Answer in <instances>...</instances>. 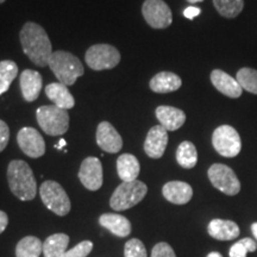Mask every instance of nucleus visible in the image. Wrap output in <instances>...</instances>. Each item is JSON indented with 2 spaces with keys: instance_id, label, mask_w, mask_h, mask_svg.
Here are the masks:
<instances>
[{
  "instance_id": "nucleus-19",
  "label": "nucleus",
  "mask_w": 257,
  "mask_h": 257,
  "mask_svg": "<svg viewBox=\"0 0 257 257\" xmlns=\"http://www.w3.org/2000/svg\"><path fill=\"white\" fill-rule=\"evenodd\" d=\"M46 94L53 105L63 110H70L75 106V100L68 87L61 82H53L46 87Z\"/></svg>"
},
{
  "instance_id": "nucleus-4",
  "label": "nucleus",
  "mask_w": 257,
  "mask_h": 257,
  "mask_svg": "<svg viewBox=\"0 0 257 257\" xmlns=\"http://www.w3.org/2000/svg\"><path fill=\"white\" fill-rule=\"evenodd\" d=\"M37 123L49 136H62L69 128L68 111L55 105H44L37 108Z\"/></svg>"
},
{
  "instance_id": "nucleus-2",
  "label": "nucleus",
  "mask_w": 257,
  "mask_h": 257,
  "mask_svg": "<svg viewBox=\"0 0 257 257\" xmlns=\"http://www.w3.org/2000/svg\"><path fill=\"white\" fill-rule=\"evenodd\" d=\"M10 189L16 198L22 201H30L36 197L37 185L34 173L25 161L14 160L8 167Z\"/></svg>"
},
{
  "instance_id": "nucleus-9",
  "label": "nucleus",
  "mask_w": 257,
  "mask_h": 257,
  "mask_svg": "<svg viewBox=\"0 0 257 257\" xmlns=\"http://www.w3.org/2000/svg\"><path fill=\"white\" fill-rule=\"evenodd\" d=\"M208 179L214 188L226 195H236L240 191V182L230 167L214 163L207 172Z\"/></svg>"
},
{
  "instance_id": "nucleus-27",
  "label": "nucleus",
  "mask_w": 257,
  "mask_h": 257,
  "mask_svg": "<svg viewBox=\"0 0 257 257\" xmlns=\"http://www.w3.org/2000/svg\"><path fill=\"white\" fill-rule=\"evenodd\" d=\"M18 74V66L11 60L0 61V95L9 91Z\"/></svg>"
},
{
  "instance_id": "nucleus-32",
  "label": "nucleus",
  "mask_w": 257,
  "mask_h": 257,
  "mask_svg": "<svg viewBox=\"0 0 257 257\" xmlns=\"http://www.w3.org/2000/svg\"><path fill=\"white\" fill-rule=\"evenodd\" d=\"M93 249V243L91 240H82L76 244L74 248L67 250L62 257H87Z\"/></svg>"
},
{
  "instance_id": "nucleus-22",
  "label": "nucleus",
  "mask_w": 257,
  "mask_h": 257,
  "mask_svg": "<svg viewBox=\"0 0 257 257\" xmlns=\"http://www.w3.org/2000/svg\"><path fill=\"white\" fill-rule=\"evenodd\" d=\"M182 80L179 75L172 72L157 73L150 80V89L155 93H170L175 92L181 87Z\"/></svg>"
},
{
  "instance_id": "nucleus-8",
  "label": "nucleus",
  "mask_w": 257,
  "mask_h": 257,
  "mask_svg": "<svg viewBox=\"0 0 257 257\" xmlns=\"http://www.w3.org/2000/svg\"><path fill=\"white\" fill-rule=\"evenodd\" d=\"M85 61L93 70L112 69L120 62V53L110 44H94L86 51Z\"/></svg>"
},
{
  "instance_id": "nucleus-12",
  "label": "nucleus",
  "mask_w": 257,
  "mask_h": 257,
  "mask_svg": "<svg viewBox=\"0 0 257 257\" xmlns=\"http://www.w3.org/2000/svg\"><path fill=\"white\" fill-rule=\"evenodd\" d=\"M79 179L88 191H98L102 186V166L96 157H87L82 161L79 170Z\"/></svg>"
},
{
  "instance_id": "nucleus-29",
  "label": "nucleus",
  "mask_w": 257,
  "mask_h": 257,
  "mask_svg": "<svg viewBox=\"0 0 257 257\" xmlns=\"http://www.w3.org/2000/svg\"><path fill=\"white\" fill-rule=\"evenodd\" d=\"M237 82L244 91L257 95V69L244 67L237 72Z\"/></svg>"
},
{
  "instance_id": "nucleus-31",
  "label": "nucleus",
  "mask_w": 257,
  "mask_h": 257,
  "mask_svg": "<svg viewBox=\"0 0 257 257\" xmlns=\"http://www.w3.org/2000/svg\"><path fill=\"white\" fill-rule=\"evenodd\" d=\"M125 257H147V250L142 240L133 238L125 244L124 248Z\"/></svg>"
},
{
  "instance_id": "nucleus-1",
  "label": "nucleus",
  "mask_w": 257,
  "mask_h": 257,
  "mask_svg": "<svg viewBox=\"0 0 257 257\" xmlns=\"http://www.w3.org/2000/svg\"><path fill=\"white\" fill-rule=\"evenodd\" d=\"M24 54L32 63L38 67H46L53 55V47L46 30L34 22H28L19 32Z\"/></svg>"
},
{
  "instance_id": "nucleus-18",
  "label": "nucleus",
  "mask_w": 257,
  "mask_h": 257,
  "mask_svg": "<svg viewBox=\"0 0 257 257\" xmlns=\"http://www.w3.org/2000/svg\"><path fill=\"white\" fill-rule=\"evenodd\" d=\"M162 194L172 204L185 205L192 199L193 189L187 182L170 181L163 186Z\"/></svg>"
},
{
  "instance_id": "nucleus-26",
  "label": "nucleus",
  "mask_w": 257,
  "mask_h": 257,
  "mask_svg": "<svg viewBox=\"0 0 257 257\" xmlns=\"http://www.w3.org/2000/svg\"><path fill=\"white\" fill-rule=\"evenodd\" d=\"M42 252H43V243L35 236L24 237L16 246L17 257H40Z\"/></svg>"
},
{
  "instance_id": "nucleus-10",
  "label": "nucleus",
  "mask_w": 257,
  "mask_h": 257,
  "mask_svg": "<svg viewBox=\"0 0 257 257\" xmlns=\"http://www.w3.org/2000/svg\"><path fill=\"white\" fill-rule=\"evenodd\" d=\"M142 14L153 29H166L173 23L172 10L163 0H146L142 6Z\"/></svg>"
},
{
  "instance_id": "nucleus-17",
  "label": "nucleus",
  "mask_w": 257,
  "mask_h": 257,
  "mask_svg": "<svg viewBox=\"0 0 257 257\" xmlns=\"http://www.w3.org/2000/svg\"><path fill=\"white\" fill-rule=\"evenodd\" d=\"M19 83H21L22 94H23L25 101L31 102L36 100L42 91L41 74L36 72V70L25 69L24 72L21 74Z\"/></svg>"
},
{
  "instance_id": "nucleus-13",
  "label": "nucleus",
  "mask_w": 257,
  "mask_h": 257,
  "mask_svg": "<svg viewBox=\"0 0 257 257\" xmlns=\"http://www.w3.org/2000/svg\"><path fill=\"white\" fill-rule=\"evenodd\" d=\"M96 143L100 149L106 153L115 154L123 148V140L115 130L113 125L108 121H101L96 128Z\"/></svg>"
},
{
  "instance_id": "nucleus-7",
  "label": "nucleus",
  "mask_w": 257,
  "mask_h": 257,
  "mask_svg": "<svg viewBox=\"0 0 257 257\" xmlns=\"http://www.w3.org/2000/svg\"><path fill=\"white\" fill-rule=\"evenodd\" d=\"M212 146L219 155L232 159L240 153L242 141L236 128L230 125H220L212 134Z\"/></svg>"
},
{
  "instance_id": "nucleus-3",
  "label": "nucleus",
  "mask_w": 257,
  "mask_h": 257,
  "mask_svg": "<svg viewBox=\"0 0 257 257\" xmlns=\"http://www.w3.org/2000/svg\"><path fill=\"white\" fill-rule=\"evenodd\" d=\"M48 66L50 67L51 72L55 74L57 80L66 86H73L78 78L85 73L79 57L63 50L54 51Z\"/></svg>"
},
{
  "instance_id": "nucleus-21",
  "label": "nucleus",
  "mask_w": 257,
  "mask_h": 257,
  "mask_svg": "<svg viewBox=\"0 0 257 257\" xmlns=\"http://www.w3.org/2000/svg\"><path fill=\"white\" fill-rule=\"evenodd\" d=\"M207 231L211 237L218 240H231L239 236V226L232 220H211Z\"/></svg>"
},
{
  "instance_id": "nucleus-25",
  "label": "nucleus",
  "mask_w": 257,
  "mask_h": 257,
  "mask_svg": "<svg viewBox=\"0 0 257 257\" xmlns=\"http://www.w3.org/2000/svg\"><path fill=\"white\" fill-rule=\"evenodd\" d=\"M176 161L182 168H194L198 162V152L194 144L189 141H185L180 144L176 150Z\"/></svg>"
},
{
  "instance_id": "nucleus-39",
  "label": "nucleus",
  "mask_w": 257,
  "mask_h": 257,
  "mask_svg": "<svg viewBox=\"0 0 257 257\" xmlns=\"http://www.w3.org/2000/svg\"><path fill=\"white\" fill-rule=\"evenodd\" d=\"M206 257H223V256H221L219 252L213 251V252H210V253H208V255H207Z\"/></svg>"
},
{
  "instance_id": "nucleus-34",
  "label": "nucleus",
  "mask_w": 257,
  "mask_h": 257,
  "mask_svg": "<svg viewBox=\"0 0 257 257\" xmlns=\"http://www.w3.org/2000/svg\"><path fill=\"white\" fill-rule=\"evenodd\" d=\"M10 141V128L4 120L0 119V153L8 147Z\"/></svg>"
},
{
  "instance_id": "nucleus-30",
  "label": "nucleus",
  "mask_w": 257,
  "mask_h": 257,
  "mask_svg": "<svg viewBox=\"0 0 257 257\" xmlns=\"http://www.w3.org/2000/svg\"><path fill=\"white\" fill-rule=\"evenodd\" d=\"M256 242L251 238H243L231 246L230 257H246L248 252H253L256 250Z\"/></svg>"
},
{
  "instance_id": "nucleus-11",
  "label": "nucleus",
  "mask_w": 257,
  "mask_h": 257,
  "mask_svg": "<svg viewBox=\"0 0 257 257\" xmlns=\"http://www.w3.org/2000/svg\"><path fill=\"white\" fill-rule=\"evenodd\" d=\"M17 143L22 152L32 159H38L46 153V142L34 127L21 128L17 135Z\"/></svg>"
},
{
  "instance_id": "nucleus-38",
  "label": "nucleus",
  "mask_w": 257,
  "mask_h": 257,
  "mask_svg": "<svg viewBox=\"0 0 257 257\" xmlns=\"http://www.w3.org/2000/svg\"><path fill=\"white\" fill-rule=\"evenodd\" d=\"M251 231H252L253 237H255L256 240H257V223H253V224L251 225Z\"/></svg>"
},
{
  "instance_id": "nucleus-15",
  "label": "nucleus",
  "mask_w": 257,
  "mask_h": 257,
  "mask_svg": "<svg viewBox=\"0 0 257 257\" xmlns=\"http://www.w3.org/2000/svg\"><path fill=\"white\" fill-rule=\"evenodd\" d=\"M211 82L218 92L229 96V98L237 99L243 93V89L240 87L239 83L237 82V80L220 69L212 70Z\"/></svg>"
},
{
  "instance_id": "nucleus-40",
  "label": "nucleus",
  "mask_w": 257,
  "mask_h": 257,
  "mask_svg": "<svg viewBox=\"0 0 257 257\" xmlns=\"http://www.w3.org/2000/svg\"><path fill=\"white\" fill-rule=\"evenodd\" d=\"M187 2L191 3V4H198V3L204 2V0H187Z\"/></svg>"
},
{
  "instance_id": "nucleus-41",
  "label": "nucleus",
  "mask_w": 257,
  "mask_h": 257,
  "mask_svg": "<svg viewBox=\"0 0 257 257\" xmlns=\"http://www.w3.org/2000/svg\"><path fill=\"white\" fill-rule=\"evenodd\" d=\"M6 0H0V4H3V3H5Z\"/></svg>"
},
{
  "instance_id": "nucleus-35",
  "label": "nucleus",
  "mask_w": 257,
  "mask_h": 257,
  "mask_svg": "<svg viewBox=\"0 0 257 257\" xmlns=\"http://www.w3.org/2000/svg\"><path fill=\"white\" fill-rule=\"evenodd\" d=\"M201 14V10L199 8H194V6H189L184 11V16L188 19H194L197 16Z\"/></svg>"
},
{
  "instance_id": "nucleus-5",
  "label": "nucleus",
  "mask_w": 257,
  "mask_h": 257,
  "mask_svg": "<svg viewBox=\"0 0 257 257\" xmlns=\"http://www.w3.org/2000/svg\"><path fill=\"white\" fill-rule=\"evenodd\" d=\"M147 185L142 181L135 180L131 182H121L112 194L110 206L114 211L128 210L142 201L147 195Z\"/></svg>"
},
{
  "instance_id": "nucleus-24",
  "label": "nucleus",
  "mask_w": 257,
  "mask_h": 257,
  "mask_svg": "<svg viewBox=\"0 0 257 257\" xmlns=\"http://www.w3.org/2000/svg\"><path fill=\"white\" fill-rule=\"evenodd\" d=\"M69 237L66 233L51 234L43 243L44 257H62L67 251Z\"/></svg>"
},
{
  "instance_id": "nucleus-20",
  "label": "nucleus",
  "mask_w": 257,
  "mask_h": 257,
  "mask_svg": "<svg viewBox=\"0 0 257 257\" xmlns=\"http://www.w3.org/2000/svg\"><path fill=\"white\" fill-rule=\"evenodd\" d=\"M99 223L102 227L107 229L114 236L127 237L131 233V223L126 217L115 213H104L99 218Z\"/></svg>"
},
{
  "instance_id": "nucleus-14",
  "label": "nucleus",
  "mask_w": 257,
  "mask_h": 257,
  "mask_svg": "<svg viewBox=\"0 0 257 257\" xmlns=\"http://www.w3.org/2000/svg\"><path fill=\"white\" fill-rule=\"evenodd\" d=\"M168 144V131L161 125L153 126L147 135L144 152L150 159H161Z\"/></svg>"
},
{
  "instance_id": "nucleus-23",
  "label": "nucleus",
  "mask_w": 257,
  "mask_h": 257,
  "mask_svg": "<svg viewBox=\"0 0 257 257\" xmlns=\"http://www.w3.org/2000/svg\"><path fill=\"white\" fill-rule=\"evenodd\" d=\"M141 172L138 160L131 154H123L117 160V173L123 182H131L137 180Z\"/></svg>"
},
{
  "instance_id": "nucleus-16",
  "label": "nucleus",
  "mask_w": 257,
  "mask_h": 257,
  "mask_svg": "<svg viewBox=\"0 0 257 257\" xmlns=\"http://www.w3.org/2000/svg\"><path fill=\"white\" fill-rule=\"evenodd\" d=\"M155 114L161 126L165 127L167 131L179 130L186 121L185 112L180 108L173 107V106H159L156 108Z\"/></svg>"
},
{
  "instance_id": "nucleus-37",
  "label": "nucleus",
  "mask_w": 257,
  "mask_h": 257,
  "mask_svg": "<svg viewBox=\"0 0 257 257\" xmlns=\"http://www.w3.org/2000/svg\"><path fill=\"white\" fill-rule=\"evenodd\" d=\"M67 146V142H66V141H64V140H61L60 141V143L59 144H56V146H55V148H56V149H62V148L63 147H66Z\"/></svg>"
},
{
  "instance_id": "nucleus-28",
  "label": "nucleus",
  "mask_w": 257,
  "mask_h": 257,
  "mask_svg": "<svg viewBox=\"0 0 257 257\" xmlns=\"http://www.w3.org/2000/svg\"><path fill=\"white\" fill-rule=\"evenodd\" d=\"M218 14L225 18H236L244 9V0H213Z\"/></svg>"
},
{
  "instance_id": "nucleus-33",
  "label": "nucleus",
  "mask_w": 257,
  "mask_h": 257,
  "mask_svg": "<svg viewBox=\"0 0 257 257\" xmlns=\"http://www.w3.org/2000/svg\"><path fill=\"white\" fill-rule=\"evenodd\" d=\"M152 257H176L174 250L168 243H159L154 246Z\"/></svg>"
},
{
  "instance_id": "nucleus-6",
  "label": "nucleus",
  "mask_w": 257,
  "mask_h": 257,
  "mask_svg": "<svg viewBox=\"0 0 257 257\" xmlns=\"http://www.w3.org/2000/svg\"><path fill=\"white\" fill-rule=\"evenodd\" d=\"M41 199L47 208L57 216H67L70 211V200L68 194L64 191L59 182L44 181L40 188Z\"/></svg>"
},
{
  "instance_id": "nucleus-36",
  "label": "nucleus",
  "mask_w": 257,
  "mask_h": 257,
  "mask_svg": "<svg viewBox=\"0 0 257 257\" xmlns=\"http://www.w3.org/2000/svg\"><path fill=\"white\" fill-rule=\"evenodd\" d=\"M9 224V217L4 211H0V233H3L8 227Z\"/></svg>"
}]
</instances>
